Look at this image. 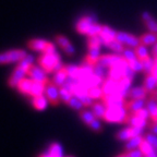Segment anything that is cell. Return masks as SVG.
<instances>
[{
  "label": "cell",
  "instance_id": "44",
  "mask_svg": "<svg viewBox=\"0 0 157 157\" xmlns=\"http://www.w3.org/2000/svg\"><path fill=\"white\" fill-rule=\"evenodd\" d=\"M88 127L91 128L93 131H95V132H101V130H103L101 121H99V119H97V118H96L95 120L92 121V122L88 124Z\"/></svg>",
  "mask_w": 157,
  "mask_h": 157
},
{
  "label": "cell",
  "instance_id": "29",
  "mask_svg": "<svg viewBox=\"0 0 157 157\" xmlns=\"http://www.w3.org/2000/svg\"><path fill=\"white\" fill-rule=\"evenodd\" d=\"M64 70H66L68 78H74V80H78V75H80V67L74 66V64H68V66H64Z\"/></svg>",
  "mask_w": 157,
  "mask_h": 157
},
{
  "label": "cell",
  "instance_id": "27",
  "mask_svg": "<svg viewBox=\"0 0 157 157\" xmlns=\"http://www.w3.org/2000/svg\"><path fill=\"white\" fill-rule=\"evenodd\" d=\"M144 140V137H142L141 135L139 136H135V137H132L131 140H129L124 145V148L125 151H132V150H137L139 147H140L141 143L143 142Z\"/></svg>",
  "mask_w": 157,
  "mask_h": 157
},
{
  "label": "cell",
  "instance_id": "28",
  "mask_svg": "<svg viewBox=\"0 0 157 157\" xmlns=\"http://www.w3.org/2000/svg\"><path fill=\"white\" fill-rule=\"evenodd\" d=\"M146 109L150 113L151 120L155 121L157 119V103L152 97L146 101Z\"/></svg>",
  "mask_w": 157,
  "mask_h": 157
},
{
  "label": "cell",
  "instance_id": "42",
  "mask_svg": "<svg viewBox=\"0 0 157 157\" xmlns=\"http://www.w3.org/2000/svg\"><path fill=\"white\" fill-rule=\"evenodd\" d=\"M101 29H103V25L98 24V23H96V22H95V23H94V24L91 26V29H90V31H88L87 36H88V37L97 36V35L101 34Z\"/></svg>",
  "mask_w": 157,
  "mask_h": 157
},
{
  "label": "cell",
  "instance_id": "55",
  "mask_svg": "<svg viewBox=\"0 0 157 157\" xmlns=\"http://www.w3.org/2000/svg\"><path fill=\"white\" fill-rule=\"evenodd\" d=\"M66 157H74V156H66Z\"/></svg>",
  "mask_w": 157,
  "mask_h": 157
},
{
  "label": "cell",
  "instance_id": "8",
  "mask_svg": "<svg viewBox=\"0 0 157 157\" xmlns=\"http://www.w3.org/2000/svg\"><path fill=\"white\" fill-rule=\"evenodd\" d=\"M116 39L122 45H127V46L133 47V48L140 45V37H136L134 35L125 32H118Z\"/></svg>",
  "mask_w": 157,
  "mask_h": 157
},
{
  "label": "cell",
  "instance_id": "19",
  "mask_svg": "<svg viewBox=\"0 0 157 157\" xmlns=\"http://www.w3.org/2000/svg\"><path fill=\"white\" fill-rule=\"evenodd\" d=\"M143 87L146 90L147 93L152 94L153 92L156 91L157 87V80L152 73L151 74H146V78L144 80V83H143Z\"/></svg>",
  "mask_w": 157,
  "mask_h": 157
},
{
  "label": "cell",
  "instance_id": "20",
  "mask_svg": "<svg viewBox=\"0 0 157 157\" xmlns=\"http://www.w3.org/2000/svg\"><path fill=\"white\" fill-rule=\"evenodd\" d=\"M147 95V92L144 87H133L128 92L127 97L130 99H145Z\"/></svg>",
  "mask_w": 157,
  "mask_h": 157
},
{
  "label": "cell",
  "instance_id": "57",
  "mask_svg": "<svg viewBox=\"0 0 157 157\" xmlns=\"http://www.w3.org/2000/svg\"><path fill=\"white\" fill-rule=\"evenodd\" d=\"M154 122H157V119H156V120H155V121H154Z\"/></svg>",
  "mask_w": 157,
  "mask_h": 157
},
{
  "label": "cell",
  "instance_id": "30",
  "mask_svg": "<svg viewBox=\"0 0 157 157\" xmlns=\"http://www.w3.org/2000/svg\"><path fill=\"white\" fill-rule=\"evenodd\" d=\"M88 96L92 98V99H99V98H103L104 97V91H103V87L101 86H92V87L88 88L87 91Z\"/></svg>",
  "mask_w": 157,
  "mask_h": 157
},
{
  "label": "cell",
  "instance_id": "21",
  "mask_svg": "<svg viewBox=\"0 0 157 157\" xmlns=\"http://www.w3.org/2000/svg\"><path fill=\"white\" fill-rule=\"evenodd\" d=\"M32 85H33V80L32 78H24L22 81L17 84V91L20 92L23 95H29L31 94V90H32Z\"/></svg>",
  "mask_w": 157,
  "mask_h": 157
},
{
  "label": "cell",
  "instance_id": "38",
  "mask_svg": "<svg viewBox=\"0 0 157 157\" xmlns=\"http://www.w3.org/2000/svg\"><path fill=\"white\" fill-rule=\"evenodd\" d=\"M143 64V72H145L146 74H151L153 71V68L155 66V60H153L152 58H147L146 60L142 61Z\"/></svg>",
  "mask_w": 157,
  "mask_h": 157
},
{
  "label": "cell",
  "instance_id": "23",
  "mask_svg": "<svg viewBox=\"0 0 157 157\" xmlns=\"http://www.w3.org/2000/svg\"><path fill=\"white\" fill-rule=\"evenodd\" d=\"M91 107H92V113H94V116H95L97 119H99V120L103 119L106 113V110H107V106L104 103H97V101H96Z\"/></svg>",
  "mask_w": 157,
  "mask_h": 157
},
{
  "label": "cell",
  "instance_id": "33",
  "mask_svg": "<svg viewBox=\"0 0 157 157\" xmlns=\"http://www.w3.org/2000/svg\"><path fill=\"white\" fill-rule=\"evenodd\" d=\"M101 45H104V42H103V39L101 38L99 35H97V36L88 37V40H87V47L88 48H101Z\"/></svg>",
  "mask_w": 157,
  "mask_h": 157
},
{
  "label": "cell",
  "instance_id": "50",
  "mask_svg": "<svg viewBox=\"0 0 157 157\" xmlns=\"http://www.w3.org/2000/svg\"><path fill=\"white\" fill-rule=\"evenodd\" d=\"M153 56H154V58H157V43L153 47Z\"/></svg>",
  "mask_w": 157,
  "mask_h": 157
},
{
  "label": "cell",
  "instance_id": "25",
  "mask_svg": "<svg viewBox=\"0 0 157 157\" xmlns=\"http://www.w3.org/2000/svg\"><path fill=\"white\" fill-rule=\"evenodd\" d=\"M46 85L47 84L40 83V82H36V81L33 80V85H32V90H31V94H29V96L35 97V96L44 95L45 90H46Z\"/></svg>",
  "mask_w": 157,
  "mask_h": 157
},
{
  "label": "cell",
  "instance_id": "31",
  "mask_svg": "<svg viewBox=\"0 0 157 157\" xmlns=\"http://www.w3.org/2000/svg\"><path fill=\"white\" fill-rule=\"evenodd\" d=\"M134 52H135V55L139 59H140L141 61H144L146 60L147 58H150L148 56V52H147V49H146V46L144 45H139L134 48Z\"/></svg>",
  "mask_w": 157,
  "mask_h": 157
},
{
  "label": "cell",
  "instance_id": "13",
  "mask_svg": "<svg viewBox=\"0 0 157 157\" xmlns=\"http://www.w3.org/2000/svg\"><path fill=\"white\" fill-rule=\"evenodd\" d=\"M141 17H142L143 22H144L145 26L148 29V31L153 33H157V22L152 17V14L150 12H147V11H144V12H142Z\"/></svg>",
  "mask_w": 157,
  "mask_h": 157
},
{
  "label": "cell",
  "instance_id": "46",
  "mask_svg": "<svg viewBox=\"0 0 157 157\" xmlns=\"http://www.w3.org/2000/svg\"><path fill=\"white\" fill-rule=\"evenodd\" d=\"M144 139L147 141V142L150 143L154 148L157 146V136L154 134V133H146L145 136H144Z\"/></svg>",
  "mask_w": 157,
  "mask_h": 157
},
{
  "label": "cell",
  "instance_id": "26",
  "mask_svg": "<svg viewBox=\"0 0 157 157\" xmlns=\"http://www.w3.org/2000/svg\"><path fill=\"white\" fill-rule=\"evenodd\" d=\"M132 137H134L133 135V130H132V127H129V128H125V129H122L121 131L116 134V139L118 141H129L131 140Z\"/></svg>",
  "mask_w": 157,
  "mask_h": 157
},
{
  "label": "cell",
  "instance_id": "6",
  "mask_svg": "<svg viewBox=\"0 0 157 157\" xmlns=\"http://www.w3.org/2000/svg\"><path fill=\"white\" fill-rule=\"evenodd\" d=\"M95 22H96L95 17H93L92 15H85V17H82L75 24L76 32H78L80 34L87 35L88 31H90V29H91V26Z\"/></svg>",
  "mask_w": 157,
  "mask_h": 157
},
{
  "label": "cell",
  "instance_id": "16",
  "mask_svg": "<svg viewBox=\"0 0 157 157\" xmlns=\"http://www.w3.org/2000/svg\"><path fill=\"white\" fill-rule=\"evenodd\" d=\"M144 99H130L125 104V109L129 113H133L144 107Z\"/></svg>",
  "mask_w": 157,
  "mask_h": 157
},
{
  "label": "cell",
  "instance_id": "35",
  "mask_svg": "<svg viewBox=\"0 0 157 157\" xmlns=\"http://www.w3.org/2000/svg\"><path fill=\"white\" fill-rule=\"evenodd\" d=\"M80 118L82 119L85 124H90L93 120H95L96 117L94 116V113L92 111H87V110H81L80 111Z\"/></svg>",
  "mask_w": 157,
  "mask_h": 157
},
{
  "label": "cell",
  "instance_id": "9",
  "mask_svg": "<svg viewBox=\"0 0 157 157\" xmlns=\"http://www.w3.org/2000/svg\"><path fill=\"white\" fill-rule=\"evenodd\" d=\"M26 75H27L26 71H24L23 69L17 67V68L14 69V71L12 72V74L10 75L9 80H8V85L12 88L17 87V84L22 81Z\"/></svg>",
  "mask_w": 157,
  "mask_h": 157
},
{
  "label": "cell",
  "instance_id": "4",
  "mask_svg": "<svg viewBox=\"0 0 157 157\" xmlns=\"http://www.w3.org/2000/svg\"><path fill=\"white\" fill-rule=\"evenodd\" d=\"M101 99H103V103L107 106V108H124L127 104L124 97L117 93L104 95Z\"/></svg>",
  "mask_w": 157,
  "mask_h": 157
},
{
  "label": "cell",
  "instance_id": "32",
  "mask_svg": "<svg viewBox=\"0 0 157 157\" xmlns=\"http://www.w3.org/2000/svg\"><path fill=\"white\" fill-rule=\"evenodd\" d=\"M93 68H94V75L98 76V78H101V80L105 81L106 75H108V73H106V68H107V67L103 66V64H101L99 62H97Z\"/></svg>",
  "mask_w": 157,
  "mask_h": 157
},
{
  "label": "cell",
  "instance_id": "22",
  "mask_svg": "<svg viewBox=\"0 0 157 157\" xmlns=\"http://www.w3.org/2000/svg\"><path fill=\"white\" fill-rule=\"evenodd\" d=\"M101 87H103V91H104V94H105V95H107V94L117 93L118 82L113 81V80H110V78H106L105 81L103 82Z\"/></svg>",
  "mask_w": 157,
  "mask_h": 157
},
{
  "label": "cell",
  "instance_id": "34",
  "mask_svg": "<svg viewBox=\"0 0 157 157\" xmlns=\"http://www.w3.org/2000/svg\"><path fill=\"white\" fill-rule=\"evenodd\" d=\"M107 47H109V48L117 55H122V52H124V47H123V45L121 44V43L118 42L117 39H113V42H110L107 45Z\"/></svg>",
  "mask_w": 157,
  "mask_h": 157
},
{
  "label": "cell",
  "instance_id": "10",
  "mask_svg": "<svg viewBox=\"0 0 157 157\" xmlns=\"http://www.w3.org/2000/svg\"><path fill=\"white\" fill-rule=\"evenodd\" d=\"M56 43L63 49V52H66L68 56H73L75 50H74V47L72 46V44L70 43L68 38L63 35H57L56 38H55Z\"/></svg>",
  "mask_w": 157,
  "mask_h": 157
},
{
  "label": "cell",
  "instance_id": "40",
  "mask_svg": "<svg viewBox=\"0 0 157 157\" xmlns=\"http://www.w3.org/2000/svg\"><path fill=\"white\" fill-rule=\"evenodd\" d=\"M129 63V66H130V68L132 69L134 72H141L143 71V64H142V61H141L139 58H135L133 59V60H131V61L128 62Z\"/></svg>",
  "mask_w": 157,
  "mask_h": 157
},
{
  "label": "cell",
  "instance_id": "24",
  "mask_svg": "<svg viewBox=\"0 0 157 157\" xmlns=\"http://www.w3.org/2000/svg\"><path fill=\"white\" fill-rule=\"evenodd\" d=\"M157 43V33H146V34H143L140 37V44L144 45V46H151L153 44H156Z\"/></svg>",
  "mask_w": 157,
  "mask_h": 157
},
{
  "label": "cell",
  "instance_id": "43",
  "mask_svg": "<svg viewBox=\"0 0 157 157\" xmlns=\"http://www.w3.org/2000/svg\"><path fill=\"white\" fill-rule=\"evenodd\" d=\"M122 57L127 60V62H129V61H131V60H133V59L137 58L134 50L132 52V50L129 49V48H124V52H122Z\"/></svg>",
  "mask_w": 157,
  "mask_h": 157
},
{
  "label": "cell",
  "instance_id": "48",
  "mask_svg": "<svg viewBox=\"0 0 157 157\" xmlns=\"http://www.w3.org/2000/svg\"><path fill=\"white\" fill-rule=\"evenodd\" d=\"M125 156L127 157H144V154L141 152V150H132L125 151Z\"/></svg>",
  "mask_w": 157,
  "mask_h": 157
},
{
  "label": "cell",
  "instance_id": "14",
  "mask_svg": "<svg viewBox=\"0 0 157 157\" xmlns=\"http://www.w3.org/2000/svg\"><path fill=\"white\" fill-rule=\"evenodd\" d=\"M67 80H68V75H67V72H66V70H64V67H63L61 70L55 72L54 75H52V82L57 86V87H61V86H63V84L67 82Z\"/></svg>",
  "mask_w": 157,
  "mask_h": 157
},
{
  "label": "cell",
  "instance_id": "12",
  "mask_svg": "<svg viewBox=\"0 0 157 157\" xmlns=\"http://www.w3.org/2000/svg\"><path fill=\"white\" fill-rule=\"evenodd\" d=\"M117 33L116 31H113V29L108 26V25H103V29H101V32L99 34L101 38L103 39L104 45L107 46L110 42H113V39H116V36H117Z\"/></svg>",
  "mask_w": 157,
  "mask_h": 157
},
{
  "label": "cell",
  "instance_id": "53",
  "mask_svg": "<svg viewBox=\"0 0 157 157\" xmlns=\"http://www.w3.org/2000/svg\"><path fill=\"white\" fill-rule=\"evenodd\" d=\"M152 98L153 99H155V101H157V90L152 93Z\"/></svg>",
  "mask_w": 157,
  "mask_h": 157
},
{
  "label": "cell",
  "instance_id": "56",
  "mask_svg": "<svg viewBox=\"0 0 157 157\" xmlns=\"http://www.w3.org/2000/svg\"><path fill=\"white\" fill-rule=\"evenodd\" d=\"M155 150H156V151H157V146H156V147H155Z\"/></svg>",
  "mask_w": 157,
  "mask_h": 157
},
{
  "label": "cell",
  "instance_id": "17",
  "mask_svg": "<svg viewBox=\"0 0 157 157\" xmlns=\"http://www.w3.org/2000/svg\"><path fill=\"white\" fill-rule=\"evenodd\" d=\"M125 123L130 124V127L142 128V129H144L145 127H148V124H147V120L141 119V118L136 117V116L132 115V113H129V116H128Z\"/></svg>",
  "mask_w": 157,
  "mask_h": 157
},
{
  "label": "cell",
  "instance_id": "41",
  "mask_svg": "<svg viewBox=\"0 0 157 157\" xmlns=\"http://www.w3.org/2000/svg\"><path fill=\"white\" fill-rule=\"evenodd\" d=\"M140 150H141V152L144 154V156H146V155H148V154H151L152 152H154L155 148L144 139V140H143V142L141 143V145H140Z\"/></svg>",
  "mask_w": 157,
  "mask_h": 157
},
{
  "label": "cell",
  "instance_id": "1",
  "mask_svg": "<svg viewBox=\"0 0 157 157\" xmlns=\"http://www.w3.org/2000/svg\"><path fill=\"white\" fill-rule=\"evenodd\" d=\"M38 64L47 73H52L61 70L64 66L61 63V57L58 52L54 54H42L37 59Z\"/></svg>",
  "mask_w": 157,
  "mask_h": 157
},
{
  "label": "cell",
  "instance_id": "18",
  "mask_svg": "<svg viewBox=\"0 0 157 157\" xmlns=\"http://www.w3.org/2000/svg\"><path fill=\"white\" fill-rule=\"evenodd\" d=\"M128 64V63H127ZM127 64L120 67H111L109 68V71H108V78L113 80V81L119 82L121 78H123V68H124Z\"/></svg>",
  "mask_w": 157,
  "mask_h": 157
},
{
  "label": "cell",
  "instance_id": "7",
  "mask_svg": "<svg viewBox=\"0 0 157 157\" xmlns=\"http://www.w3.org/2000/svg\"><path fill=\"white\" fill-rule=\"evenodd\" d=\"M45 96L48 99L49 104L52 106H58L59 101H60V94H59V90L52 82H49L46 85V90H45Z\"/></svg>",
  "mask_w": 157,
  "mask_h": 157
},
{
  "label": "cell",
  "instance_id": "45",
  "mask_svg": "<svg viewBox=\"0 0 157 157\" xmlns=\"http://www.w3.org/2000/svg\"><path fill=\"white\" fill-rule=\"evenodd\" d=\"M132 115L136 116V117L141 118V119H144V120H147L150 117V113H148V110L147 109H145V108H142V109H140V110L135 111V113H133Z\"/></svg>",
  "mask_w": 157,
  "mask_h": 157
},
{
  "label": "cell",
  "instance_id": "37",
  "mask_svg": "<svg viewBox=\"0 0 157 157\" xmlns=\"http://www.w3.org/2000/svg\"><path fill=\"white\" fill-rule=\"evenodd\" d=\"M49 154L52 157H62V148L58 143H52L49 147Z\"/></svg>",
  "mask_w": 157,
  "mask_h": 157
},
{
  "label": "cell",
  "instance_id": "49",
  "mask_svg": "<svg viewBox=\"0 0 157 157\" xmlns=\"http://www.w3.org/2000/svg\"><path fill=\"white\" fill-rule=\"evenodd\" d=\"M148 129L151 130V132L154 133L155 135H157V122L152 121L151 123H148Z\"/></svg>",
  "mask_w": 157,
  "mask_h": 157
},
{
  "label": "cell",
  "instance_id": "3",
  "mask_svg": "<svg viewBox=\"0 0 157 157\" xmlns=\"http://www.w3.org/2000/svg\"><path fill=\"white\" fill-rule=\"evenodd\" d=\"M27 56L26 52L22 49H12L9 52H5L0 56V63L7 64L12 62H20Z\"/></svg>",
  "mask_w": 157,
  "mask_h": 157
},
{
  "label": "cell",
  "instance_id": "36",
  "mask_svg": "<svg viewBox=\"0 0 157 157\" xmlns=\"http://www.w3.org/2000/svg\"><path fill=\"white\" fill-rule=\"evenodd\" d=\"M59 94H60V99H61L66 105L69 103V101L73 97L71 92L69 91V90H67L66 87H63V86H62V87H59Z\"/></svg>",
  "mask_w": 157,
  "mask_h": 157
},
{
  "label": "cell",
  "instance_id": "5",
  "mask_svg": "<svg viewBox=\"0 0 157 157\" xmlns=\"http://www.w3.org/2000/svg\"><path fill=\"white\" fill-rule=\"evenodd\" d=\"M27 75L29 76V78H32V80H34L36 82H40V83L48 84L50 82L48 80V78H47V72L45 71L44 69L40 68V67L34 66V64L29 70Z\"/></svg>",
  "mask_w": 157,
  "mask_h": 157
},
{
  "label": "cell",
  "instance_id": "47",
  "mask_svg": "<svg viewBox=\"0 0 157 157\" xmlns=\"http://www.w3.org/2000/svg\"><path fill=\"white\" fill-rule=\"evenodd\" d=\"M76 97V96H75ZM78 99L82 101V104H83V106L84 107H88V106H92L93 105V99H92L90 96H88V94L87 95H82V96H78Z\"/></svg>",
  "mask_w": 157,
  "mask_h": 157
},
{
  "label": "cell",
  "instance_id": "52",
  "mask_svg": "<svg viewBox=\"0 0 157 157\" xmlns=\"http://www.w3.org/2000/svg\"><path fill=\"white\" fill-rule=\"evenodd\" d=\"M38 157H52V155L49 154V153H43V154H40Z\"/></svg>",
  "mask_w": 157,
  "mask_h": 157
},
{
  "label": "cell",
  "instance_id": "2",
  "mask_svg": "<svg viewBox=\"0 0 157 157\" xmlns=\"http://www.w3.org/2000/svg\"><path fill=\"white\" fill-rule=\"evenodd\" d=\"M129 113L125 108H107L103 120L109 123H125Z\"/></svg>",
  "mask_w": 157,
  "mask_h": 157
},
{
  "label": "cell",
  "instance_id": "51",
  "mask_svg": "<svg viewBox=\"0 0 157 157\" xmlns=\"http://www.w3.org/2000/svg\"><path fill=\"white\" fill-rule=\"evenodd\" d=\"M144 157H157V151L155 150L154 152H152L151 154L146 155V156H144Z\"/></svg>",
  "mask_w": 157,
  "mask_h": 157
},
{
  "label": "cell",
  "instance_id": "39",
  "mask_svg": "<svg viewBox=\"0 0 157 157\" xmlns=\"http://www.w3.org/2000/svg\"><path fill=\"white\" fill-rule=\"evenodd\" d=\"M68 106H70V107L72 108V109H75V110H78V111H81L82 110V108L84 107L83 104H82V101L78 99V97H75V96H73V97L69 101V103L67 104Z\"/></svg>",
  "mask_w": 157,
  "mask_h": 157
},
{
  "label": "cell",
  "instance_id": "54",
  "mask_svg": "<svg viewBox=\"0 0 157 157\" xmlns=\"http://www.w3.org/2000/svg\"><path fill=\"white\" fill-rule=\"evenodd\" d=\"M116 157H127V156H125V154H124V153H123V154H119V155H117V156H116Z\"/></svg>",
  "mask_w": 157,
  "mask_h": 157
},
{
  "label": "cell",
  "instance_id": "15",
  "mask_svg": "<svg viewBox=\"0 0 157 157\" xmlns=\"http://www.w3.org/2000/svg\"><path fill=\"white\" fill-rule=\"evenodd\" d=\"M48 99L47 97L44 95H39V96H35V97L32 98V105L33 107L38 111L45 110L47 108V105H48Z\"/></svg>",
  "mask_w": 157,
  "mask_h": 157
},
{
  "label": "cell",
  "instance_id": "11",
  "mask_svg": "<svg viewBox=\"0 0 157 157\" xmlns=\"http://www.w3.org/2000/svg\"><path fill=\"white\" fill-rule=\"evenodd\" d=\"M49 42L48 40H45V39H42V38H33L31 40H29L27 43V46L33 52H39L44 54L45 50H46L47 46H48Z\"/></svg>",
  "mask_w": 157,
  "mask_h": 157
}]
</instances>
